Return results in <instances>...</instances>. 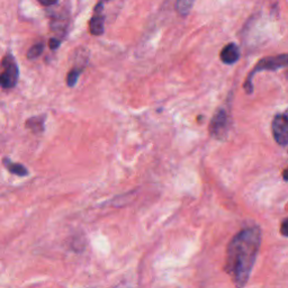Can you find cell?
<instances>
[{
  "instance_id": "obj_16",
  "label": "cell",
  "mask_w": 288,
  "mask_h": 288,
  "mask_svg": "<svg viewBox=\"0 0 288 288\" xmlns=\"http://www.w3.org/2000/svg\"><path fill=\"white\" fill-rule=\"evenodd\" d=\"M287 227H288V225H287V219H285V221L282 222V224H281V230H280L281 234L284 235V237H287Z\"/></svg>"
},
{
  "instance_id": "obj_15",
  "label": "cell",
  "mask_w": 288,
  "mask_h": 288,
  "mask_svg": "<svg viewBox=\"0 0 288 288\" xmlns=\"http://www.w3.org/2000/svg\"><path fill=\"white\" fill-rule=\"evenodd\" d=\"M38 2L43 5V6H52V5H55L59 0H38Z\"/></svg>"
},
{
  "instance_id": "obj_11",
  "label": "cell",
  "mask_w": 288,
  "mask_h": 288,
  "mask_svg": "<svg viewBox=\"0 0 288 288\" xmlns=\"http://www.w3.org/2000/svg\"><path fill=\"white\" fill-rule=\"evenodd\" d=\"M44 50V44L43 43H38L33 45L27 52V57L30 60H34L36 57H39L42 53H43Z\"/></svg>"
},
{
  "instance_id": "obj_12",
  "label": "cell",
  "mask_w": 288,
  "mask_h": 288,
  "mask_svg": "<svg viewBox=\"0 0 288 288\" xmlns=\"http://www.w3.org/2000/svg\"><path fill=\"white\" fill-rule=\"evenodd\" d=\"M27 126L33 131H36V132H42V130H43V120H41L40 117L32 118L27 122Z\"/></svg>"
},
{
  "instance_id": "obj_7",
  "label": "cell",
  "mask_w": 288,
  "mask_h": 288,
  "mask_svg": "<svg viewBox=\"0 0 288 288\" xmlns=\"http://www.w3.org/2000/svg\"><path fill=\"white\" fill-rule=\"evenodd\" d=\"M240 51L234 43H230L224 46L221 52V60L225 65H233L239 60Z\"/></svg>"
},
{
  "instance_id": "obj_3",
  "label": "cell",
  "mask_w": 288,
  "mask_h": 288,
  "mask_svg": "<svg viewBox=\"0 0 288 288\" xmlns=\"http://www.w3.org/2000/svg\"><path fill=\"white\" fill-rule=\"evenodd\" d=\"M230 126V120L228 113L224 109H218V111L214 115V117L209 124V134H211L214 139L216 140H223L227 138Z\"/></svg>"
},
{
  "instance_id": "obj_6",
  "label": "cell",
  "mask_w": 288,
  "mask_h": 288,
  "mask_svg": "<svg viewBox=\"0 0 288 288\" xmlns=\"http://www.w3.org/2000/svg\"><path fill=\"white\" fill-rule=\"evenodd\" d=\"M104 10V6L103 3H99L96 9H95V14H93L92 18L89 22V30L90 33L95 36H99L104 33V22H105V16L103 14Z\"/></svg>"
},
{
  "instance_id": "obj_2",
  "label": "cell",
  "mask_w": 288,
  "mask_h": 288,
  "mask_svg": "<svg viewBox=\"0 0 288 288\" xmlns=\"http://www.w3.org/2000/svg\"><path fill=\"white\" fill-rule=\"evenodd\" d=\"M287 54H280L277 56H270V57H265L261 59L257 66L253 68V70L250 72L248 79L244 82V90L247 93H251L253 91V86H252V79L255 73L266 71V70H278L281 68L287 67Z\"/></svg>"
},
{
  "instance_id": "obj_18",
  "label": "cell",
  "mask_w": 288,
  "mask_h": 288,
  "mask_svg": "<svg viewBox=\"0 0 288 288\" xmlns=\"http://www.w3.org/2000/svg\"><path fill=\"white\" fill-rule=\"evenodd\" d=\"M104 2H111V0H102L101 3H104Z\"/></svg>"
},
{
  "instance_id": "obj_5",
  "label": "cell",
  "mask_w": 288,
  "mask_h": 288,
  "mask_svg": "<svg viewBox=\"0 0 288 288\" xmlns=\"http://www.w3.org/2000/svg\"><path fill=\"white\" fill-rule=\"evenodd\" d=\"M272 134L276 142L281 146H286L288 143V117L287 113L276 115L272 120Z\"/></svg>"
},
{
  "instance_id": "obj_8",
  "label": "cell",
  "mask_w": 288,
  "mask_h": 288,
  "mask_svg": "<svg viewBox=\"0 0 288 288\" xmlns=\"http://www.w3.org/2000/svg\"><path fill=\"white\" fill-rule=\"evenodd\" d=\"M4 164L6 165L7 169L12 172V174L16 175V176H20V177H25L28 175V170L25 168L23 165H19V164H13V162H10L9 160H4Z\"/></svg>"
},
{
  "instance_id": "obj_1",
  "label": "cell",
  "mask_w": 288,
  "mask_h": 288,
  "mask_svg": "<svg viewBox=\"0 0 288 288\" xmlns=\"http://www.w3.org/2000/svg\"><path fill=\"white\" fill-rule=\"evenodd\" d=\"M261 239L260 228L253 225L241 230L230 241L224 269L237 288L247 285L260 250Z\"/></svg>"
},
{
  "instance_id": "obj_14",
  "label": "cell",
  "mask_w": 288,
  "mask_h": 288,
  "mask_svg": "<svg viewBox=\"0 0 288 288\" xmlns=\"http://www.w3.org/2000/svg\"><path fill=\"white\" fill-rule=\"evenodd\" d=\"M115 288H135V286H133L131 282L124 280L122 282H119L117 286H115Z\"/></svg>"
},
{
  "instance_id": "obj_10",
  "label": "cell",
  "mask_w": 288,
  "mask_h": 288,
  "mask_svg": "<svg viewBox=\"0 0 288 288\" xmlns=\"http://www.w3.org/2000/svg\"><path fill=\"white\" fill-rule=\"evenodd\" d=\"M83 69L79 67H75L73 69H71V71L68 73V77H67V83L69 87H75V85L77 83L78 79H79V77L81 75Z\"/></svg>"
},
{
  "instance_id": "obj_9",
  "label": "cell",
  "mask_w": 288,
  "mask_h": 288,
  "mask_svg": "<svg viewBox=\"0 0 288 288\" xmlns=\"http://www.w3.org/2000/svg\"><path fill=\"white\" fill-rule=\"evenodd\" d=\"M194 3H195V0H177L176 9L178 14L182 15V16H186L191 10Z\"/></svg>"
},
{
  "instance_id": "obj_13",
  "label": "cell",
  "mask_w": 288,
  "mask_h": 288,
  "mask_svg": "<svg viewBox=\"0 0 288 288\" xmlns=\"http://www.w3.org/2000/svg\"><path fill=\"white\" fill-rule=\"evenodd\" d=\"M60 44H61V42L56 39H51L49 42V46L51 50H56L60 46Z\"/></svg>"
},
{
  "instance_id": "obj_4",
  "label": "cell",
  "mask_w": 288,
  "mask_h": 288,
  "mask_svg": "<svg viewBox=\"0 0 288 288\" xmlns=\"http://www.w3.org/2000/svg\"><path fill=\"white\" fill-rule=\"evenodd\" d=\"M18 80V67L12 56L4 59V70L0 75V85L4 88H12Z\"/></svg>"
},
{
  "instance_id": "obj_17",
  "label": "cell",
  "mask_w": 288,
  "mask_h": 288,
  "mask_svg": "<svg viewBox=\"0 0 288 288\" xmlns=\"http://www.w3.org/2000/svg\"><path fill=\"white\" fill-rule=\"evenodd\" d=\"M284 180L287 181V170L284 171Z\"/></svg>"
}]
</instances>
